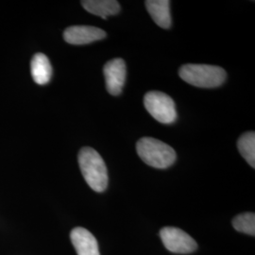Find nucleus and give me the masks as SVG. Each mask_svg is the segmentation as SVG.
<instances>
[{"label": "nucleus", "instance_id": "11", "mask_svg": "<svg viewBox=\"0 0 255 255\" xmlns=\"http://www.w3.org/2000/svg\"><path fill=\"white\" fill-rule=\"evenodd\" d=\"M82 5L88 12L103 19L116 15L120 11V5L116 0H84Z\"/></svg>", "mask_w": 255, "mask_h": 255}, {"label": "nucleus", "instance_id": "8", "mask_svg": "<svg viewBox=\"0 0 255 255\" xmlns=\"http://www.w3.org/2000/svg\"><path fill=\"white\" fill-rule=\"evenodd\" d=\"M70 238L78 255H101L98 241L88 230L73 229Z\"/></svg>", "mask_w": 255, "mask_h": 255}, {"label": "nucleus", "instance_id": "9", "mask_svg": "<svg viewBox=\"0 0 255 255\" xmlns=\"http://www.w3.org/2000/svg\"><path fill=\"white\" fill-rule=\"evenodd\" d=\"M146 9L159 27H171L170 1L168 0H147L145 2Z\"/></svg>", "mask_w": 255, "mask_h": 255}, {"label": "nucleus", "instance_id": "13", "mask_svg": "<svg viewBox=\"0 0 255 255\" xmlns=\"http://www.w3.org/2000/svg\"><path fill=\"white\" fill-rule=\"evenodd\" d=\"M233 226L237 232L249 236H255V215L254 213H244L233 219Z\"/></svg>", "mask_w": 255, "mask_h": 255}, {"label": "nucleus", "instance_id": "1", "mask_svg": "<svg viewBox=\"0 0 255 255\" xmlns=\"http://www.w3.org/2000/svg\"><path fill=\"white\" fill-rule=\"evenodd\" d=\"M79 164L85 182L94 191H105L108 186V170L100 153L85 146L79 152Z\"/></svg>", "mask_w": 255, "mask_h": 255}, {"label": "nucleus", "instance_id": "10", "mask_svg": "<svg viewBox=\"0 0 255 255\" xmlns=\"http://www.w3.org/2000/svg\"><path fill=\"white\" fill-rule=\"evenodd\" d=\"M30 72L37 84L45 85L49 82L52 76V67L46 55L37 53L33 56L30 63Z\"/></svg>", "mask_w": 255, "mask_h": 255}, {"label": "nucleus", "instance_id": "3", "mask_svg": "<svg viewBox=\"0 0 255 255\" xmlns=\"http://www.w3.org/2000/svg\"><path fill=\"white\" fill-rule=\"evenodd\" d=\"M136 151L143 162L160 169L172 165L177 158L176 152L171 146L151 137H143L138 140Z\"/></svg>", "mask_w": 255, "mask_h": 255}, {"label": "nucleus", "instance_id": "12", "mask_svg": "<svg viewBox=\"0 0 255 255\" xmlns=\"http://www.w3.org/2000/svg\"><path fill=\"white\" fill-rule=\"evenodd\" d=\"M237 146L240 154L246 160L248 164L255 167V133L248 131L238 139Z\"/></svg>", "mask_w": 255, "mask_h": 255}, {"label": "nucleus", "instance_id": "4", "mask_svg": "<svg viewBox=\"0 0 255 255\" xmlns=\"http://www.w3.org/2000/svg\"><path fill=\"white\" fill-rule=\"evenodd\" d=\"M144 105L150 116L163 124H172L177 119L173 100L162 92L151 91L144 97Z\"/></svg>", "mask_w": 255, "mask_h": 255}, {"label": "nucleus", "instance_id": "6", "mask_svg": "<svg viewBox=\"0 0 255 255\" xmlns=\"http://www.w3.org/2000/svg\"><path fill=\"white\" fill-rule=\"evenodd\" d=\"M106 89L112 96H119L126 81V64L124 60L116 58L109 61L103 68Z\"/></svg>", "mask_w": 255, "mask_h": 255}, {"label": "nucleus", "instance_id": "7", "mask_svg": "<svg viewBox=\"0 0 255 255\" xmlns=\"http://www.w3.org/2000/svg\"><path fill=\"white\" fill-rule=\"evenodd\" d=\"M106 36L107 34L103 29L92 26H72L67 27L64 32L65 42L76 46L91 44Z\"/></svg>", "mask_w": 255, "mask_h": 255}, {"label": "nucleus", "instance_id": "2", "mask_svg": "<svg viewBox=\"0 0 255 255\" xmlns=\"http://www.w3.org/2000/svg\"><path fill=\"white\" fill-rule=\"evenodd\" d=\"M179 75L184 82L200 88L219 87L227 78L223 68L210 64H184L180 68Z\"/></svg>", "mask_w": 255, "mask_h": 255}, {"label": "nucleus", "instance_id": "5", "mask_svg": "<svg viewBox=\"0 0 255 255\" xmlns=\"http://www.w3.org/2000/svg\"><path fill=\"white\" fill-rule=\"evenodd\" d=\"M160 237L165 249L174 254H191L198 249L197 242L181 229L164 227L160 231Z\"/></svg>", "mask_w": 255, "mask_h": 255}]
</instances>
